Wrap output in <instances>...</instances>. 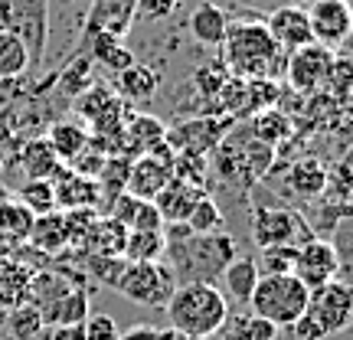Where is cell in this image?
Masks as SVG:
<instances>
[{
  "mask_svg": "<svg viewBox=\"0 0 353 340\" xmlns=\"http://www.w3.org/2000/svg\"><path fill=\"white\" fill-rule=\"evenodd\" d=\"M164 265L176 285H219V275L239 246L229 232H193L187 223H164Z\"/></svg>",
  "mask_w": 353,
  "mask_h": 340,
  "instance_id": "1",
  "label": "cell"
},
{
  "mask_svg": "<svg viewBox=\"0 0 353 340\" xmlns=\"http://www.w3.org/2000/svg\"><path fill=\"white\" fill-rule=\"evenodd\" d=\"M219 50H223L226 69L236 79H272L275 82L288 63V52L278 50L268 26L259 20H239V23L229 20Z\"/></svg>",
  "mask_w": 353,
  "mask_h": 340,
  "instance_id": "2",
  "label": "cell"
},
{
  "mask_svg": "<svg viewBox=\"0 0 353 340\" xmlns=\"http://www.w3.org/2000/svg\"><path fill=\"white\" fill-rule=\"evenodd\" d=\"M170 330L193 340H210L229 317V298L219 285H176L164 304Z\"/></svg>",
  "mask_w": 353,
  "mask_h": 340,
  "instance_id": "3",
  "label": "cell"
},
{
  "mask_svg": "<svg viewBox=\"0 0 353 340\" xmlns=\"http://www.w3.org/2000/svg\"><path fill=\"white\" fill-rule=\"evenodd\" d=\"M275 164V148H268L255 138L249 128H236L213 148V167L219 180L229 187H255L262 177H268Z\"/></svg>",
  "mask_w": 353,
  "mask_h": 340,
  "instance_id": "4",
  "label": "cell"
},
{
  "mask_svg": "<svg viewBox=\"0 0 353 340\" xmlns=\"http://www.w3.org/2000/svg\"><path fill=\"white\" fill-rule=\"evenodd\" d=\"M307 294L294 275H259L252 298H249V311L265 321H272L275 328H291L307 308Z\"/></svg>",
  "mask_w": 353,
  "mask_h": 340,
  "instance_id": "5",
  "label": "cell"
},
{
  "mask_svg": "<svg viewBox=\"0 0 353 340\" xmlns=\"http://www.w3.org/2000/svg\"><path fill=\"white\" fill-rule=\"evenodd\" d=\"M0 30L26 46L30 69L39 66L50 43V0H0Z\"/></svg>",
  "mask_w": 353,
  "mask_h": 340,
  "instance_id": "6",
  "label": "cell"
},
{
  "mask_svg": "<svg viewBox=\"0 0 353 340\" xmlns=\"http://www.w3.org/2000/svg\"><path fill=\"white\" fill-rule=\"evenodd\" d=\"M249 232L259 249H272V246H304V242L317 239L314 226L304 219L298 210L288 206H255L249 216Z\"/></svg>",
  "mask_w": 353,
  "mask_h": 340,
  "instance_id": "7",
  "label": "cell"
},
{
  "mask_svg": "<svg viewBox=\"0 0 353 340\" xmlns=\"http://www.w3.org/2000/svg\"><path fill=\"white\" fill-rule=\"evenodd\" d=\"M304 317L324 334V340L334 334H343L353 321V288L343 278H330L327 285L311 288Z\"/></svg>",
  "mask_w": 353,
  "mask_h": 340,
  "instance_id": "8",
  "label": "cell"
},
{
  "mask_svg": "<svg viewBox=\"0 0 353 340\" xmlns=\"http://www.w3.org/2000/svg\"><path fill=\"white\" fill-rule=\"evenodd\" d=\"M176 281L164 262H128L114 291L125 294L128 301L144 304V308H164L174 294Z\"/></svg>",
  "mask_w": 353,
  "mask_h": 340,
  "instance_id": "9",
  "label": "cell"
},
{
  "mask_svg": "<svg viewBox=\"0 0 353 340\" xmlns=\"http://www.w3.org/2000/svg\"><path fill=\"white\" fill-rule=\"evenodd\" d=\"M236 128V114H200V118H187L183 125L167 131V148L174 154H213V148Z\"/></svg>",
  "mask_w": 353,
  "mask_h": 340,
  "instance_id": "10",
  "label": "cell"
},
{
  "mask_svg": "<svg viewBox=\"0 0 353 340\" xmlns=\"http://www.w3.org/2000/svg\"><path fill=\"white\" fill-rule=\"evenodd\" d=\"M334 59H337V50H327L321 43H311V46H304L298 52H288V63H285L288 86L298 95H317L324 88V82H327Z\"/></svg>",
  "mask_w": 353,
  "mask_h": 340,
  "instance_id": "11",
  "label": "cell"
},
{
  "mask_svg": "<svg viewBox=\"0 0 353 340\" xmlns=\"http://www.w3.org/2000/svg\"><path fill=\"white\" fill-rule=\"evenodd\" d=\"M174 177V151L167 148V141L151 154H141L131 161L128 167V180H125V193L138 197V200H154L164 183Z\"/></svg>",
  "mask_w": 353,
  "mask_h": 340,
  "instance_id": "12",
  "label": "cell"
},
{
  "mask_svg": "<svg viewBox=\"0 0 353 340\" xmlns=\"http://www.w3.org/2000/svg\"><path fill=\"white\" fill-rule=\"evenodd\" d=\"M341 252L337 246L327 239H311L298 246V255H294V278L301 281L304 288H321L327 285L330 278H341Z\"/></svg>",
  "mask_w": 353,
  "mask_h": 340,
  "instance_id": "13",
  "label": "cell"
},
{
  "mask_svg": "<svg viewBox=\"0 0 353 340\" xmlns=\"http://www.w3.org/2000/svg\"><path fill=\"white\" fill-rule=\"evenodd\" d=\"M307 23L314 33V43L327 50H341L353 26V13L347 0H314L307 7Z\"/></svg>",
  "mask_w": 353,
  "mask_h": 340,
  "instance_id": "14",
  "label": "cell"
},
{
  "mask_svg": "<svg viewBox=\"0 0 353 340\" xmlns=\"http://www.w3.org/2000/svg\"><path fill=\"white\" fill-rule=\"evenodd\" d=\"M134 17H138V0H92L85 20V37L105 33V37L125 39Z\"/></svg>",
  "mask_w": 353,
  "mask_h": 340,
  "instance_id": "15",
  "label": "cell"
},
{
  "mask_svg": "<svg viewBox=\"0 0 353 340\" xmlns=\"http://www.w3.org/2000/svg\"><path fill=\"white\" fill-rule=\"evenodd\" d=\"M265 26H268V33H272V39L278 43L281 52H298L314 43V33H311V23H307V10H301V7H278L265 20Z\"/></svg>",
  "mask_w": 353,
  "mask_h": 340,
  "instance_id": "16",
  "label": "cell"
},
{
  "mask_svg": "<svg viewBox=\"0 0 353 340\" xmlns=\"http://www.w3.org/2000/svg\"><path fill=\"white\" fill-rule=\"evenodd\" d=\"M52 197H56V210L59 213H72V210H99V183L79 177L72 170H59L52 177Z\"/></svg>",
  "mask_w": 353,
  "mask_h": 340,
  "instance_id": "17",
  "label": "cell"
},
{
  "mask_svg": "<svg viewBox=\"0 0 353 340\" xmlns=\"http://www.w3.org/2000/svg\"><path fill=\"white\" fill-rule=\"evenodd\" d=\"M167 138V125L154 114H134L131 121L121 131V144H118V154L125 157H141V154L157 151Z\"/></svg>",
  "mask_w": 353,
  "mask_h": 340,
  "instance_id": "18",
  "label": "cell"
},
{
  "mask_svg": "<svg viewBox=\"0 0 353 340\" xmlns=\"http://www.w3.org/2000/svg\"><path fill=\"white\" fill-rule=\"evenodd\" d=\"M203 193H206V190L196 187V183H187V180L170 177L164 183V190H161L151 203L164 223H187V216L193 213V206H196V200H200Z\"/></svg>",
  "mask_w": 353,
  "mask_h": 340,
  "instance_id": "19",
  "label": "cell"
},
{
  "mask_svg": "<svg viewBox=\"0 0 353 340\" xmlns=\"http://www.w3.org/2000/svg\"><path fill=\"white\" fill-rule=\"evenodd\" d=\"M79 52H85L92 63H99L101 69L108 72H121L128 66H134V52L128 50L118 37H105V33H95V37H82V46Z\"/></svg>",
  "mask_w": 353,
  "mask_h": 340,
  "instance_id": "20",
  "label": "cell"
},
{
  "mask_svg": "<svg viewBox=\"0 0 353 340\" xmlns=\"http://www.w3.org/2000/svg\"><path fill=\"white\" fill-rule=\"evenodd\" d=\"M125 239L128 226H121L112 216H101V219L95 216L82 242V255H125Z\"/></svg>",
  "mask_w": 353,
  "mask_h": 340,
  "instance_id": "21",
  "label": "cell"
},
{
  "mask_svg": "<svg viewBox=\"0 0 353 340\" xmlns=\"http://www.w3.org/2000/svg\"><path fill=\"white\" fill-rule=\"evenodd\" d=\"M161 88V76L151 66H128L121 72H114V95L121 101H151Z\"/></svg>",
  "mask_w": 353,
  "mask_h": 340,
  "instance_id": "22",
  "label": "cell"
},
{
  "mask_svg": "<svg viewBox=\"0 0 353 340\" xmlns=\"http://www.w3.org/2000/svg\"><path fill=\"white\" fill-rule=\"evenodd\" d=\"M285 183L294 197H301V200H321V193L327 187V167L321 164L317 157H301V161H294L288 167V174H285Z\"/></svg>",
  "mask_w": 353,
  "mask_h": 340,
  "instance_id": "23",
  "label": "cell"
},
{
  "mask_svg": "<svg viewBox=\"0 0 353 340\" xmlns=\"http://www.w3.org/2000/svg\"><path fill=\"white\" fill-rule=\"evenodd\" d=\"M20 167H23L26 180H52L65 164L52 154L46 138H30L20 144Z\"/></svg>",
  "mask_w": 353,
  "mask_h": 340,
  "instance_id": "24",
  "label": "cell"
},
{
  "mask_svg": "<svg viewBox=\"0 0 353 340\" xmlns=\"http://www.w3.org/2000/svg\"><path fill=\"white\" fill-rule=\"evenodd\" d=\"M190 37L196 39L200 46H219L223 37H226V26H229V17L223 7L216 3H200L196 10L190 13Z\"/></svg>",
  "mask_w": 353,
  "mask_h": 340,
  "instance_id": "25",
  "label": "cell"
},
{
  "mask_svg": "<svg viewBox=\"0 0 353 340\" xmlns=\"http://www.w3.org/2000/svg\"><path fill=\"white\" fill-rule=\"evenodd\" d=\"M88 314H92V308H88V291L82 288V285H76V288L65 291L56 304H50L39 317H43L46 328H65V324H82Z\"/></svg>",
  "mask_w": 353,
  "mask_h": 340,
  "instance_id": "26",
  "label": "cell"
},
{
  "mask_svg": "<svg viewBox=\"0 0 353 340\" xmlns=\"http://www.w3.org/2000/svg\"><path fill=\"white\" fill-rule=\"evenodd\" d=\"M219 281L226 285V294L232 298V301H239V304L249 308V298H252L255 285H259V268H255V259L236 255V259L223 268Z\"/></svg>",
  "mask_w": 353,
  "mask_h": 340,
  "instance_id": "27",
  "label": "cell"
},
{
  "mask_svg": "<svg viewBox=\"0 0 353 340\" xmlns=\"http://www.w3.org/2000/svg\"><path fill=\"white\" fill-rule=\"evenodd\" d=\"M216 334H219V340H275L278 328L272 321L252 314V311H245V314H232L229 311V317L223 321V328Z\"/></svg>",
  "mask_w": 353,
  "mask_h": 340,
  "instance_id": "28",
  "label": "cell"
},
{
  "mask_svg": "<svg viewBox=\"0 0 353 340\" xmlns=\"http://www.w3.org/2000/svg\"><path fill=\"white\" fill-rule=\"evenodd\" d=\"M88 138H92V134H88L82 125H76V121H52V125H50V134H46L52 154H56L63 164H72L79 154L85 151Z\"/></svg>",
  "mask_w": 353,
  "mask_h": 340,
  "instance_id": "29",
  "label": "cell"
},
{
  "mask_svg": "<svg viewBox=\"0 0 353 340\" xmlns=\"http://www.w3.org/2000/svg\"><path fill=\"white\" fill-rule=\"evenodd\" d=\"M30 275H33V268H26L20 259H0V311L23 304Z\"/></svg>",
  "mask_w": 353,
  "mask_h": 340,
  "instance_id": "30",
  "label": "cell"
},
{
  "mask_svg": "<svg viewBox=\"0 0 353 340\" xmlns=\"http://www.w3.org/2000/svg\"><path fill=\"white\" fill-rule=\"evenodd\" d=\"M30 242L37 246L43 255H59L69 246V236H65V219L63 213H46V216H37L33 219V229H30Z\"/></svg>",
  "mask_w": 353,
  "mask_h": 340,
  "instance_id": "31",
  "label": "cell"
},
{
  "mask_svg": "<svg viewBox=\"0 0 353 340\" xmlns=\"http://www.w3.org/2000/svg\"><path fill=\"white\" fill-rule=\"evenodd\" d=\"M167 239L161 229H128L125 259L128 262H164Z\"/></svg>",
  "mask_w": 353,
  "mask_h": 340,
  "instance_id": "32",
  "label": "cell"
},
{
  "mask_svg": "<svg viewBox=\"0 0 353 340\" xmlns=\"http://www.w3.org/2000/svg\"><path fill=\"white\" fill-rule=\"evenodd\" d=\"M23 72H30V52L13 33L0 30V79L13 82V79H23Z\"/></svg>",
  "mask_w": 353,
  "mask_h": 340,
  "instance_id": "33",
  "label": "cell"
},
{
  "mask_svg": "<svg viewBox=\"0 0 353 340\" xmlns=\"http://www.w3.org/2000/svg\"><path fill=\"white\" fill-rule=\"evenodd\" d=\"M33 219H37V216L30 213L23 203H17V200L0 203V236H3V239H13V242L30 239Z\"/></svg>",
  "mask_w": 353,
  "mask_h": 340,
  "instance_id": "34",
  "label": "cell"
},
{
  "mask_svg": "<svg viewBox=\"0 0 353 340\" xmlns=\"http://www.w3.org/2000/svg\"><path fill=\"white\" fill-rule=\"evenodd\" d=\"M249 131H252L262 144L275 148V144H281V141L291 134V118L285 112H278V108H262V112L255 114V121Z\"/></svg>",
  "mask_w": 353,
  "mask_h": 340,
  "instance_id": "35",
  "label": "cell"
},
{
  "mask_svg": "<svg viewBox=\"0 0 353 340\" xmlns=\"http://www.w3.org/2000/svg\"><path fill=\"white\" fill-rule=\"evenodd\" d=\"M17 203H23L33 216L56 213V197H52V180H26L17 190Z\"/></svg>",
  "mask_w": 353,
  "mask_h": 340,
  "instance_id": "36",
  "label": "cell"
},
{
  "mask_svg": "<svg viewBox=\"0 0 353 340\" xmlns=\"http://www.w3.org/2000/svg\"><path fill=\"white\" fill-rule=\"evenodd\" d=\"M294 255H298L294 246H272V249H262V255L255 259V268L259 275H294Z\"/></svg>",
  "mask_w": 353,
  "mask_h": 340,
  "instance_id": "37",
  "label": "cell"
},
{
  "mask_svg": "<svg viewBox=\"0 0 353 340\" xmlns=\"http://www.w3.org/2000/svg\"><path fill=\"white\" fill-rule=\"evenodd\" d=\"M82 259H85L88 275L112 291H114V285H118V278H121V272H125V265H128L125 255H82Z\"/></svg>",
  "mask_w": 353,
  "mask_h": 340,
  "instance_id": "38",
  "label": "cell"
},
{
  "mask_svg": "<svg viewBox=\"0 0 353 340\" xmlns=\"http://www.w3.org/2000/svg\"><path fill=\"white\" fill-rule=\"evenodd\" d=\"M187 226L193 232H223V210L216 206V200L210 193H203L196 206H193V213L187 216Z\"/></svg>",
  "mask_w": 353,
  "mask_h": 340,
  "instance_id": "39",
  "label": "cell"
},
{
  "mask_svg": "<svg viewBox=\"0 0 353 340\" xmlns=\"http://www.w3.org/2000/svg\"><path fill=\"white\" fill-rule=\"evenodd\" d=\"M10 334H13V340H23V337H30V334H37L39 328H46L43 324V317H39V311L33 308V304H17V308H10Z\"/></svg>",
  "mask_w": 353,
  "mask_h": 340,
  "instance_id": "40",
  "label": "cell"
},
{
  "mask_svg": "<svg viewBox=\"0 0 353 340\" xmlns=\"http://www.w3.org/2000/svg\"><path fill=\"white\" fill-rule=\"evenodd\" d=\"M82 334H85V340H121L118 321L112 314H101V311H92L82 321Z\"/></svg>",
  "mask_w": 353,
  "mask_h": 340,
  "instance_id": "41",
  "label": "cell"
},
{
  "mask_svg": "<svg viewBox=\"0 0 353 340\" xmlns=\"http://www.w3.org/2000/svg\"><path fill=\"white\" fill-rule=\"evenodd\" d=\"M128 229H164V219H161V213L154 210L151 200H138L134 210H131Z\"/></svg>",
  "mask_w": 353,
  "mask_h": 340,
  "instance_id": "42",
  "label": "cell"
},
{
  "mask_svg": "<svg viewBox=\"0 0 353 340\" xmlns=\"http://www.w3.org/2000/svg\"><path fill=\"white\" fill-rule=\"evenodd\" d=\"M176 7L180 0H138V13H144L148 20H167Z\"/></svg>",
  "mask_w": 353,
  "mask_h": 340,
  "instance_id": "43",
  "label": "cell"
},
{
  "mask_svg": "<svg viewBox=\"0 0 353 340\" xmlns=\"http://www.w3.org/2000/svg\"><path fill=\"white\" fill-rule=\"evenodd\" d=\"M17 82H20V79H13V82H3V79H0V112L23 99V88L17 86Z\"/></svg>",
  "mask_w": 353,
  "mask_h": 340,
  "instance_id": "44",
  "label": "cell"
},
{
  "mask_svg": "<svg viewBox=\"0 0 353 340\" xmlns=\"http://www.w3.org/2000/svg\"><path fill=\"white\" fill-rule=\"evenodd\" d=\"M161 330L151 328V324H134L131 330H121V340H157Z\"/></svg>",
  "mask_w": 353,
  "mask_h": 340,
  "instance_id": "45",
  "label": "cell"
},
{
  "mask_svg": "<svg viewBox=\"0 0 353 340\" xmlns=\"http://www.w3.org/2000/svg\"><path fill=\"white\" fill-rule=\"evenodd\" d=\"M50 340H85L82 324H65V328H50Z\"/></svg>",
  "mask_w": 353,
  "mask_h": 340,
  "instance_id": "46",
  "label": "cell"
},
{
  "mask_svg": "<svg viewBox=\"0 0 353 340\" xmlns=\"http://www.w3.org/2000/svg\"><path fill=\"white\" fill-rule=\"evenodd\" d=\"M157 340H193V337H183V334H176V330H161Z\"/></svg>",
  "mask_w": 353,
  "mask_h": 340,
  "instance_id": "47",
  "label": "cell"
},
{
  "mask_svg": "<svg viewBox=\"0 0 353 340\" xmlns=\"http://www.w3.org/2000/svg\"><path fill=\"white\" fill-rule=\"evenodd\" d=\"M23 340H50V328H39L37 334H30V337H23Z\"/></svg>",
  "mask_w": 353,
  "mask_h": 340,
  "instance_id": "48",
  "label": "cell"
},
{
  "mask_svg": "<svg viewBox=\"0 0 353 340\" xmlns=\"http://www.w3.org/2000/svg\"><path fill=\"white\" fill-rule=\"evenodd\" d=\"M314 0H288V7H301V10H307Z\"/></svg>",
  "mask_w": 353,
  "mask_h": 340,
  "instance_id": "49",
  "label": "cell"
},
{
  "mask_svg": "<svg viewBox=\"0 0 353 340\" xmlns=\"http://www.w3.org/2000/svg\"><path fill=\"white\" fill-rule=\"evenodd\" d=\"M3 317H7V314H3V311H0V328H3Z\"/></svg>",
  "mask_w": 353,
  "mask_h": 340,
  "instance_id": "50",
  "label": "cell"
},
{
  "mask_svg": "<svg viewBox=\"0 0 353 340\" xmlns=\"http://www.w3.org/2000/svg\"><path fill=\"white\" fill-rule=\"evenodd\" d=\"M0 170H3V154H0Z\"/></svg>",
  "mask_w": 353,
  "mask_h": 340,
  "instance_id": "51",
  "label": "cell"
},
{
  "mask_svg": "<svg viewBox=\"0 0 353 340\" xmlns=\"http://www.w3.org/2000/svg\"><path fill=\"white\" fill-rule=\"evenodd\" d=\"M275 340H278V337H275Z\"/></svg>",
  "mask_w": 353,
  "mask_h": 340,
  "instance_id": "52",
  "label": "cell"
}]
</instances>
